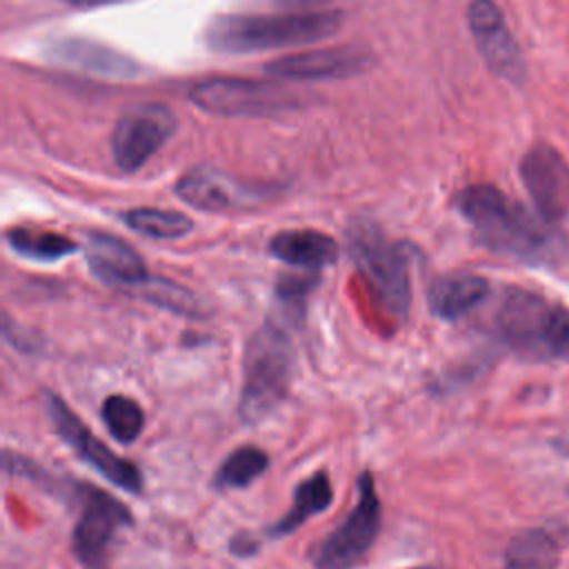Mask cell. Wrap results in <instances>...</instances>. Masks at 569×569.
<instances>
[{"label": "cell", "mask_w": 569, "mask_h": 569, "mask_svg": "<svg viewBox=\"0 0 569 569\" xmlns=\"http://www.w3.org/2000/svg\"><path fill=\"white\" fill-rule=\"evenodd\" d=\"M456 204L482 244L520 260H547L558 253L560 238L551 222L531 216L491 184H473L458 193Z\"/></svg>", "instance_id": "6da1fadb"}, {"label": "cell", "mask_w": 569, "mask_h": 569, "mask_svg": "<svg viewBox=\"0 0 569 569\" xmlns=\"http://www.w3.org/2000/svg\"><path fill=\"white\" fill-rule=\"evenodd\" d=\"M342 27L340 11L284 16H220L207 29V44L222 53L284 49L329 38Z\"/></svg>", "instance_id": "7a4b0ae2"}, {"label": "cell", "mask_w": 569, "mask_h": 569, "mask_svg": "<svg viewBox=\"0 0 569 569\" xmlns=\"http://www.w3.org/2000/svg\"><path fill=\"white\" fill-rule=\"evenodd\" d=\"M293 345L289 333L267 320L251 333L244 347L242 365V391L240 416L244 422H258L267 418L287 396L293 373Z\"/></svg>", "instance_id": "3957f363"}, {"label": "cell", "mask_w": 569, "mask_h": 569, "mask_svg": "<svg viewBox=\"0 0 569 569\" xmlns=\"http://www.w3.org/2000/svg\"><path fill=\"white\" fill-rule=\"evenodd\" d=\"M496 327L502 340L531 358L569 356V313L545 298L511 289L496 309Z\"/></svg>", "instance_id": "277c9868"}, {"label": "cell", "mask_w": 569, "mask_h": 569, "mask_svg": "<svg viewBox=\"0 0 569 569\" xmlns=\"http://www.w3.org/2000/svg\"><path fill=\"white\" fill-rule=\"evenodd\" d=\"M349 256L369 282L378 302L396 318L407 313L411 300L409 267L402 249L389 242L371 222H353L347 231Z\"/></svg>", "instance_id": "5b68a950"}, {"label": "cell", "mask_w": 569, "mask_h": 569, "mask_svg": "<svg viewBox=\"0 0 569 569\" xmlns=\"http://www.w3.org/2000/svg\"><path fill=\"white\" fill-rule=\"evenodd\" d=\"M380 498L373 476L362 471L358 476V500L345 520L320 540L313 551L316 569H353L365 560L380 533Z\"/></svg>", "instance_id": "8992f818"}, {"label": "cell", "mask_w": 569, "mask_h": 569, "mask_svg": "<svg viewBox=\"0 0 569 569\" xmlns=\"http://www.w3.org/2000/svg\"><path fill=\"white\" fill-rule=\"evenodd\" d=\"M47 407L58 436L62 438L64 445H69L78 453V458H82L87 465L100 471L116 487L127 489L131 493L140 491L142 476L131 460L113 453L91 429L82 425V420L58 396L49 393Z\"/></svg>", "instance_id": "52a82bcc"}, {"label": "cell", "mask_w": 569, "mask_h": 569, "mask_svg": "<svg viewBox=\"0 0 569 569\" xmlns=\"http://www.w3.org/2000/svg\"><path fill=\"white\" fill-rule=\"evenodd\" d=\"M80 496L82 511L71 533L73 553L89 569H102L116 533L131 525V513L118 498L96 487H82Z\"/></svg>", "instance_id": "ba28073f"}, {"label": "cell", "mask_w": 569, "mask_h": 569, "mask_svg": "<svg viewBox=\"0 0 569 569\" xmlns=\"http://www.w3.org/2000/svg\"><path fill=\"white\" fill-rule=\"evenodd\" d=\"M176 131V116L164 104H138L124 111L111 133V153L122 171L140 169Z\"/></svg>", "instance_id": "9c48e42d"}, {"label": "cell", "mask_w": 569, "mask_h": 569, "mask_svg": "<svg viewBox=\"0 0 569 569\" xmlns=\"http://www.w3.org/2000/svg\"><path fill=\"white\" fill-rule=\"evenodd\" d=\"M189 96L211 116H267L289 104L280 87L247 78H207Z\"/></svg>", "instance_id": "30bf717a"}, {"label": "cell", "mask_w": 569, "mask_h": 569, "mask_svg": "<svg viewBox=\"0 0 569 569\" xmlns=\"http://www.w3.org/2000/svg\"><path fill=\"white\" fill-rule=\"evenodd\" d=\"M520 178L540 218L558 222L569 213V164L553 147L533 144L520 160Z\"/></svg>", "instance_id": "8fae6325"}, {"label": "cell", "mask_w": 569, "mask_h": 569, "mask_svg": "<svg viewBox=\"0 0 569 569\" xmlns=\"http://www.w3.org/2000/svg\"><path fill=\"white\" fill-rule=\"evenodd\" d=\"M467 20L487 67L509 82H520L525 76V62L496 2L473 0L469 4Z\"/></svg>", "instance_id": "7c38bea8"}, {"label": "cell", "mask_w": 569, "mask_h": 569, "mask_svg": "<svg viewBox=\"0 0 569 569\" xmlns=\"http://www.w3.org/2000/svg\"><path fill=\"white\" fill-rule=\"evenodd\" d=\"M369 51L358 47H331L320 51H305L296 56H284L269 62L264 69L271 76L287 80H331V78H349L362 73L371 67Z\"/></svg>", "instance_id": "4fadbf2b"}, {"label": "cell", "mask_w": 569, "mask_h": 569, "mask_svg": "<svg viewBox=\"0 0 569 569\" xmlns=\"http://www.w3.org/2000/svg\"><path fill=\"white\" fill-rule=\"evenodd\" d=\"M87 264L98 280L111 287L142 289L149 282L140 253L111 233L91 231L87 236Z\"/></svg>", "instance_id": "5bb4252c"}, {"label": "cell", "mask_w": 569, "mask_h": 569, "mask_svg": "<svg viewBox=\"0 0 569 569\" xmlns=\"http://www.w3.org/2000/svg\"><path fill=\"white\" fill-rule=\"evenodd\" d=\"M176 193L180 200L202 211H229L251 200L247 189L213 169H193L184 173L176 184Z\"/></svg>", "instance_id": "9a60e30c"}, {"label": "cell", "mask_w": 569, "mask_h": 569, "mask_svg": "<svg viewBox=\"0 0 569 569\" xmlns=\"http://www.w3.org/2000/svg\"><path fill=\"white\" fill-rule=\"evenodd\" d=\"M51 56H53V60H58L67 67L82 69L87 73L104 76V78H133L140 71V67L131 58H127L104 44H98L91 40H80V38H69V40L56 42L51 47Z\"/></svg>", "instance_id": "2e32d148"}, {"label": "cell", "mask_w": 569, "mask_h": 569, "mask_svg": "<svg viewBox=\"0 0 569 569\" xmlns=\"http://www.w3.org/2000/svg\"><path fill=\"white\" fill-rule=\"evenodd\" d=\"M269 253L284 264L302 269H322L336 262L338 244L331 236L313 229L280 231L269 240Z\"/></svg>", "instance_id": "e0dca14e"}, {"label": "cell", "mask_w": 569, "mask_h": 569, "mask_svg": "<svg viewBox=\"0 0 569 569\" xmlns=\"http://www.w3.org/2000/svg\"><path fill=\"white\" fill-rule=\"evenodd\" d=\"M489 293V282L476 273H449L429 287V307L442 320H456L478 307Z\"/></svg>", "instance_id": "ac0fdd59"}, {"label": "cell", "mask_w": 569, "mask_h": 569, "mask_svg": "<svg viewBox=\"0 0 569 569\" xmlns=\"http://www.w3.org/2000/svg\"><path fill=\"white\" fill-rule=\"evenodd\" d=\"M333 500V491H331V480L325 471H316L309 478H305L296 491H293V502L291 509L278 518L267 533L271 538H282L293 533L298 527H302L311 516L325 511Z\"/></svg>", "instance_id": "d6986e66"}, {"label": "cell", "mask_w": 569, "mask_h": 569, "mask_svg": "<svg viewBox=\"0 0 569 569\" xmlns=\"http://www.w3.org/2000/svg\"><path fill=\"white\" fill-rule=\"evenodd\" d=\"M558 549L551 536L540 529H527L511 538L505 553V569H556Z\"/></svg>", "instance_id": "ffe728a7"}, {"label": "cell", "mask_w": 569, "mask_h": 569, "mask_svg": "<svg viewBox=\"0 0 569 569\" xmlns=\"http://www.w3.org/2000/svg\"><path fill=\"white\" fill-rule=\"evenodd\" d=\"M7 242L18 256L38 260V262L60 260L62 256H69L78 249L76 242L69 240L67 236H60L53 231H42V229H27V227L9 229Z\"/></svg>", "instance_id": "44dd1931"}, {"label": "cell", "mask_w": 569, "mask_h": 569, "mask_svg": "<svg viewBox=\"0 0 569 569\" xmlns=\"http://www.w3.org/2000/svg\"><path fill=\"white\" fill-rule=\"evenodd\" d=\"M122 218L129 229L156 240H178L191 233L193 229V220L189 216L180 211L156 209V207L129 209Z\"/></svg>", "instance_id": "7402d4cb"}, {"label": "cell", "mask_w": 569, "mask_h": 569, "mask_svg": "<svg viewBox=\"0 0 569 569\" xmlns=\"http://www.w3.org/2000/svg\"><path fill=\"white\" fill-rule=\"evenodd\" d=\"M269 467V456L253 445L233 449L213 476L216 489H242L260 478Z\"/></svg>", "instance_id": "603a6c76"}, {"label": "cell", "mask_w": 569, "mask_h": 569, "mask_svg": "<svg viewBox=\"0 0 569 569\" xmlns=\"http://www.w3.org/2000/svg\"><path fill=\"white\" fill-rule=\"evenodd\" d=\"M102 420H104L109 433L118 442H124V445L133 442L144 427V413H142L140 405L133 398L120 396V393L104 398Z\"/></svg>", "instance_id": "cb8c5ba5"}, {"label": "cell", "mask_w": 569, "mask_h": 569, "mask_svg": "<svg viewBox=\"0 0 569 569\" xmlns=\"http://www.w3.org/2000/svg\"><path fill=\"white\" fill-rule=\"evenodd\" d=\"M142 296L160 307H169L173 311L180 313H189V316H200V305L193 298V293L180 284H173L169 280H153L149 278V282L140 289Z\"/></svg>", "instance_id": "d4e9b609"}, {"label": "cell", "mask_w": 569, "mask_h": 569, "mask_svg": "<svg viewBox=\"0 0 569 569\" xmlns=\"http://www.w3.org/2000/svg\"><path fill=\"white\" fill-rule=\"evenodd\" d=\"M316 284V276H284L278 282V298L284 305H298L302 302V298L309 296V291Z\"/></svg>", "instance_id": "484cf974"}, {"label": "cell", "mask_w": 569, "mask_h": 569, "mask_svg": "<svg viewBox=\"0 0 569 569\" xmlns=\"http://www.w3.org/2000/svg\"><path fill=\"white\" fill-rule=\"evenodd\" d=\"M69 7L76 9H96V7H111V4H122V2H133V0H62Z\"/></svg>", "instance_id": "4316f807"}, {"label": "cell", "mask_w": 569, "mask_h": 569, "mask_svg": "<svg viewBox=\"0 0 569 569\" xmlns=\"http://www.w3.org/2000/svg\"><path fill=\"white\" fill-rule=\"evenodd\" d=\"M329 0H276L278 7H284V9H302V11H311V9H318L322 4H327Z\"/></svg>", "instance_id": "83f0119b"}, {"label": "cell", "mask_w": 569, "mask_h": 569, "mask_svg": "<svg viewBox=\"0 0 569 569\" xmlns=\"http://www.w3.org/2000/svg\"><path fill=\"white\" fill-rule=\"evenodd\" d=\"M238 542H240V540H236V538H233V540H231V545H229V547H231V549H233V551H238ZM247 542H251V540H249V538H247V540H242V545H244V556H247V553H249V551H253V545H247ZM238 553H240V556H242V551H238Z\"/></svg>", "instance_id": "f1b7e54d"}, {"label": "cell", "mask_w": 569, "mask_h": 569, "mask_svg": "<svg viewBox=\"0 0 569 569\" xmlns=\"http://www.w3.org/2000/svg\"><path fill=\"white\" fill-rule=\"evenodd\" d=\"M413 569H447V567H413Z\"/></svg>", "instance_id": "f546056e"}]
</instances>
